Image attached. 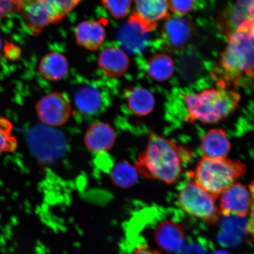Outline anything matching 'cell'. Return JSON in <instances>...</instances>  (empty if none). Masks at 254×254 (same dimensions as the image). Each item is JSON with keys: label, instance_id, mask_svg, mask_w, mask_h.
I'll return each mask as SVG.
<instances>
[{"label": "cell", "instance_id": "cell-8", "mask_svg": "<svg viewBox=\"0 0 254 254\" xmlns=\"http://www.w3.org/2000/svg\"><path fill=\"white\" fill-rule=\"evenodd\" d=\"M36 110L41 122L47 126L64 125L70 117L71 107L68 98L60 93H50L44 96L36 105Z\"/></svg>", "mask_w": 254, "mask_h": 254}, {"label": "cell", "instance_id": "cell-22", "mask_svg": "<svg viewBox=\"0 0 254 254\" xmlns=\"http://www.w3.org/2000/svg\"><path fill=\"white\" fill-rule=\"evenodd\" d=\"M111 179L117 187L127 189L135 185L138 179V172L134 166L127 161H120L113 168Z\"/></svg>", "mask_w": 254, "mask_h": 254}, {"label": "cell", "instance_id": "cell-17", "mask_svg": "<svg viewBox=\"0 0 254 254\" xmlns=\"http://www.w3.org/2000/svg\"><path fill=\"white\" fill-rule=\"evenodd\" d=\"M76 41L79 46L88 50H96L106 39V31L99 21H85L76 27Z\"/></svg>", "mask_w": 254, "mask_h": 254}, {"label": "cell", "instance_id": "cell-32", "mask_svg": "<svg viewBox=\"0 0 254 254\" xmlns=\"http://www.w3.org/2000/svg\"><path fill=\"white\" fill-rule=\"evenodd\" d=\"M251 12L254 20V0H249Z\"/></svg>", "mask_w": 254, "mask_h": 254}, {"label": "cell", "instance_id": "cell-3", "mask_svg": "<svg viewBox=\"0 0 254 254\" xmlns=\"http://www.w3.org/2000/svg\"><path fill=\"white\" fill-rule=\"evenodd\" d=\"M183 100L187 122L214 124L227 118L238 109L241 95L234 89L217 86L187 94Z\"/></svg>", "mask_w": 254, "mask_h": 254}, {"label": "cell", "instance_id": "cell-35", "mask_svg": "<svg viewBox=\"0 0 254 254\" xmlns=\"http://www.w3.org/2000/svg\"><path fill=\"white\" fill-rule=\"evenodd\" d=\"M12 1H14L16 4V2H17L19 1V0H12Z\"/></svg>", "mask_w": 254, "mask_h": 254}, {"label": "cell", "instance_id": "cell-33", "mask_svg": "<svg viewBox=\"0 0 254 254\" xmlns=\"http://www.w3.org/2000/svg\"><path fill=\"white\" fill-rule=\"evenodd\" d=\"M212 254H231L227 252H225V251H223V250H218V251H216V252L212 253Z\"/></svg>", "mask_w": 254, "mask_h": 254}, {"label": "cell", "instance_id": "cell-23", "mask_svg": "<svg viewBox=\"0 0 254 254\" xmlns=\"http://www.w3.org/2000/svg\"><path fill=\"white\" fill-rule=\"evenodd\" d=\"M12 131L11 123L5 118H0V155L13 152L17 148L18 142Z\"/></svg>", "mask_w": 254, "mask_h": 254}, {"label": "cell", "instance_id": "cell-30", "mask_svg": "<svg viewBox=\"0 0 254 254\" xmlns=\"http://www.w3.org/2000/svg\"><path fill=\"white\" fill-rule=\"evenodd\" d=\"M134 254H160L155 251H152L146 246H139L136 248Z\"/></svg>", "mask_w": 254, "mask_h": 254}, {"label": "cell", "instance_id": "cell-1", "mask_svg": "<svg viewBox=\"0 0 254 254\" xmlns=\"http://www.w3.org/2000/svg\"><path fill=\"white\" fill-rule=\"evenodd\" d=\"M192 157L188 148L150 131L147 147L138 155L134 166L147 179L171 184L179 179Z\"/></svg>", "mask_w": 254, "mask_h": 254}, {"label": "cell", "instance_id": "cell-24", "mask_svg": "<svg viewBox=\"0 0 254 254\" xmlns=\"http://www.w3.org/2000/svg\"><path fill=\"white\" fill-rule=\"evenodd\" d=\"M80 1L81 0H46L53 12L56 23L62 21Z\"/></svg>", "mask_w": 254, "mask_h": 254}, {"label": "cell", "instance_id": "cell-6", "mask_svg": "<svg viewBox=\"0 0 254 254\" xmlns=\"http://www.w3.org/2000/svg\"><path fill=\"white\" fill-rule=\"evenodd\" d=\"M194 33V25L189 18L170 16L161 31L159 41L161 49L168 53L177 52L186 45Z\"/></svg>", "mask_w": 254, "mask_h": 254}, {"label": "cell", "instance_id": "cell-18", "mask_svg": "<svg viewBox=\"0 0 254 254\" xmlns=\"http://www.w3.org/2000/svg\"><path fill=\"white\" fill-rule=\"evenodd\" d=\"M125 97L128 109L135 116L144 117L154 110L155 97L147 89L142 87L128 88Z\"/></svg>", "mask_w": 254, "mask_h": 254}, {"label": "cell", "instance_id": "cell-26", "mask_svg": "<svg viewBox=\"0 0 254 254\" xmlns=\"http://www.w3.org/2000/svg\"><path fill=\"white\" fill-rule=\"evenodd\" d=\"M179 254H209L207 243L202 238L186 244Z\"/></svg>", "mask_w": 254, "mask_h": 254}, {"label": "cell", "instance_id": "cell-25", "mask_svg": "<svg viewBox=\"0 0 254 254\" xmlns=\"http://www.w3.org/2000/svg\"><path fill=\"white\" fill-rule=\"evenodd\" d=\"M132 0H102L103 5L113 17L125 18L131 9Z\"/></svg>", "mask_w": 254, "mask_h": 254}, {"label": "cell", "instance_id": "cell-11", "mask_svg": "<svg viewBox=\"0 0 254 254\" xmlns=\"http://www.w3.org/2000/svg\"><path fill=\"white\" fill-rule=\"evenodd\" d=\"M154 237L159 248L168 253H179L186 244L183 227L174 220L161 222L155 228Z\"/></svg>", "mask_w": 254, "mask_h": 254}, {"label": "cell", "instance_id": "cell-28", "mask_svg": "<svg viewBox=\"0 0 254 254\" xmlns=\"http://www.w3.org/2000/svg\"><path fill=\"white\" fill-rule=\"evenodd\" d=\"M250 192L251 198H252V202H251L249 214L250 218L249 221H248L247 233L248 235H249L252 239L254 241V180L250 184Z\"/></svg>", "mask_w": 254, "mask_h": 254}, {"label": "cell", "instance_id": "cell-16", "mask_svg": "<svg viewBox=\"0 0 254 254\" xmlns=\"http://www.w3.org/2000/svg\"><path fill=\"white\" fill-rule=\"evenodd\" d=\"M200 147L204 157L225 158L229 154L231 144L225 130L215 128L202 136Z\"/></svg>", "mask_w": 254, "mask_h": 254}, {"label": "cell", "instance_id": "cell-5", "mask_svg": "<svg viewBox=\"0 0 254 254\" xmlns=\"http://www.w3.org/2000/svg\"><path fill=\"white\" fill-rule=\"evenodd\" d=\"M215 200L214 196L190 180L180 187L178 196V202L184 212L208 224L216 223L220 217Z\"/></svg>", "mask_w": 254, "mask_h": 254}, {"label": "cell", "instance_id": "cell-2", "mask_svg": "<svg viewBox=\"0 0 254 254\" xmlns=\"http://www.w3.org/2000/svg\"><path fill=\"white\" fill-rule=\"evenodd\" d=\"M247 28H240L228 37L226 49L212 72L218 87L237 86L245 76L254 79V45Z\"/></svg>", "mask_w": 254, "mask_h": 254}, {"label": "cell", "instance_id": "cell-31", "mask_svg": "<svg viewBox=\"0 0 254 254\" xmlns=\"http://www.w3.org/2000/svg\"><path fill=\"white\" fill-rule=\"evenodd\" d=\"M247 31L250 41L254 45V20L251 22L249 26L247 27Z\"/></svg>", "mask_w": 254, "mask_h": 254}, {"label": "cell", "instance_id": "cell-10", "mask_svg": "<svg viewBox=\"0 0 254 254\" xmlns=\"http://www.w3.org/2000/svg\"><path fill=\"white\" fill-rule=\"evenodd\" d=\"M219 212L221 216L246 217L250 214L252 198L250 190L240 183H235L220 195Z\"/></svg>", "mask_w": 254, "mask_h": 254}, {"label": "cell", "instance_id": "cell-27", "mask_svg": "<svg viewBox=\"0 0 254 254\" xmlns=\"http://www.w3.org/2000/svg\"><path fill=\"white\" fill-rule=\"evenodd\" d=\"M194 0H168L169 10L176 15L182 16L192 10Z\"/></svg>", "mask_w": 254, "mask_h": 254}, {"label": "cell", "instance_id": "cell-21", "mask_svg": "<svg viewBox=\"0 0 254 254\" xmlns=\"http://www.w3.org/2000/svg\"><path fill=\"white\" fill-rule=\"evenodd\" d=\"M174 71V62L169 56L158 54L148 60L147 72L155 81H166L172 77Z\"/></svg>", "mask_w": 254, "mask_h": 254}, {"label": "cell", "instance_id": "cell-7", "mask_svg": "<svg viewBox=\"0 0 254 254\" xmlns=\"http://www.w3.org/2000/svg\"><path fill=\"white\" fill-rule=\"evenodd\" d=\"M135 10L128 23L137 25L146 33L156 28L158 22L169 17L168 0H134Z\"/></svg>", "mask_w": 254, "mask_h": 254}, {"label": "cell", "instance_id": "cell-19", "mask_svg": "<svg viewBox=\"0 0 254 254\" xmlns=\"http://www.w3.org/2000/svg\"><path fill=\"white\" fill-rule=\"evenodd\" d=\"M39 70L41 75L47 80H61L68 71L67 60L64 56L58 53L48 54L41 60Z\"/></svg>", "mask_w": 254, "mask_h": 254}, {"label": "cell", "instance_id": "cell-20", "mask_svg": "<svg viewBox=\"0 0 254 254\" xmlns=\"http://www.w3.org/2000/svg\"><path fill=\"white\" fill-rule=\"evenodd\" d=\"M74 101L81 113L90 116L99 112L103 104L100 91L92 85H85L76 91Z\"/></svg>", "mask_w": 254, "mask_h": 254}, {"label": "cell", "instance_id": "cell-12", "mask_svg": "<svg viewBox=\"0 0 254 254\" xmlns=\"http://www.w3.org/2000/svg\"><path fill=\"white\" fill-rule=\"evenodd\" d=\"M253 20L249 0H237L221 15L218 23L222 33L228 37L240 28L248 26Z\"/></svg>", "mask_w": 254, "mask_h": 254}, {"label": "cell", "instance_id": "cell-9", "mask_svg": "<svg viewBox=\"0 0 254 254\" xmlns=\"http://www.w3.org/2000/svg\"><path fill=\"white\" fill-rule=\"evenodd\" d=\"M16 4L31 34H39L48 25L56 23L46 0H19Z\"/></svg>", "mask_w": 254, "mask_h": 254}, {"label": "cell", "instance_id": "cell-14", "mask_svg": "<svg viewBox=\"0 0 254 254\" xmlns=\"http://www.w3.org/2000/svg\"><path fill=\"white\" fill-rule=\"evenodd\" d=\"M98 64L105 75L117 78L122 77L128 70L129 60L126 53L120 48L110 47L101 51L98 56Z\"/></svg>", "mask_w": 254, "mask_h": 254}, {"label": "cell", "instance_id": "cell-4", "mask_svg": "<svg viewBox=\"0 0 254 254\" xmlns=\"http://www.w3.org/2000/svg\"><path fill=\"white\" fill-rule=\"evenodd\" d=\"M246 165L240 160L203 157L189 179L217 199L221 193L246 173Z\"/></svg>", "mask_w": 254, "mask_h": 254}, {"label": "cell", "instance_id": "cell-34", "mask_svg": "<svg viewBox=\"0 0 254 254\" xmlns=\"http://www.w3.org/2000/svg\"><path fill=\"white\" fill-rule=\"evenodd\" d=\"M1 48H2V41H1V39H0V53H1Z\"/></svg>", "mask_w": 254, "mask_h": 254}, {"label": "cell", "instance_id": "cell-29", "mask_svg": "<svg viewBox=\"0 0 254 254\" xmlns=\"http://www.w3.org/2000/svg\"><path fill=\"white\" fill-rule=\"evenodd\" d=\"M14 8L17 9V4L12 0H0V18L8 14Z\"/></svg>", "mask_w": 254, "mask_h": 254}, {"label": "cell", "instance_id": "cell-13", "mask_svg": "<svg viewBox=\"0 0 254 254\" xmlns=\"http://www.w3.org/2000/svg\"><path fill=\"white\" fill-rule=\"evenodd\" d=\"M116 138L115 131L109 124L97 122L89 127L84 135V142L89 150L102 154L111 150Z\"/></svg>", "mask_w": 254, "mask_h": 254}, {"label": "cell", "instance_id": "cell-15", "mask_svg": "<svg viewBox=\"0 0 254 254\" xmlns=\"http://www.w3.org/2000/svg\"><path fill=\"white\" fill-rule=\"evenodd\" d=\"M220 231L217 240L222 246L232 247L238 245L247 233L248 221L246 217L238 216L220 215Z\"/></svg>", "mask_w": 254, "mask_h": 254}]
</instances>
